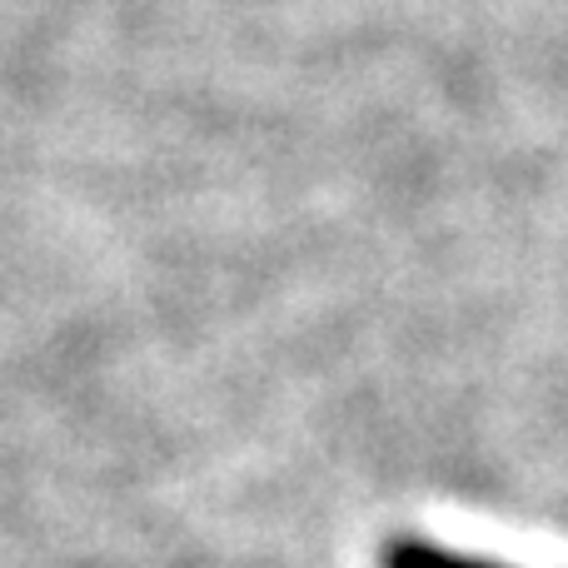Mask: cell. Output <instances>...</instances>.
Wrapping results in <instances>:
<instances>
[{
    "label": "cell",
    "instance_id": "cell-1",
    "mask_svg": "<svg viewBox=\"0 0 568 568\" xmlns=\"http://www.w3.org/2000/svg\"><path fill=\"white\" fill-rule=\"evenodd\" d=\"M384 568H504V564H489V559H469V554H454L444 544H429V539H389L384 549Z\"/></svg>",
    "mask_w": 568,
    "mask_h": 568
}]
</instances>
